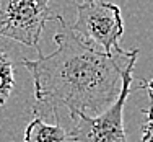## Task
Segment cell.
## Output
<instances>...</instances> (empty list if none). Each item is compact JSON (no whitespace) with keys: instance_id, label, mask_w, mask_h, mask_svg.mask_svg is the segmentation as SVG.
Here are the masks:
<instances>
[{"instance_id":"obj_5","label":"cell","mask_w":153,"mask_h":142,"mask_svg":"<svg viewBox=\"0 0 153 142\" xmlns=\"http://www.w3.org/2000/svg\"><path fill=\"white\" fill-rule=\"evenodd\" d=\"M25 142H68V132L62 126L47 124L36 116L25 131Z\"/></svg>"},{"instance_id":"obj_1","label":"cell","mask_w":153,"mask_h":142,"mask_svg":"<svg viewBox=\"0 0 153 142\" xmlns=\"http://www.w3.org/2000/svg\"><path fill=\"white\" fill-rule=\"evenodd\" d=\"M56 21V51L21 61L33 77L36 108L42 106L52 116L60 108L70 113V118L101 114L117 98L122 72L138 57V49L101 52L80 41L60 15Z\"/></svg>"},{"instance_id":"obj_7","label":"cell","mask_w":153,"mask_h":142,"mask_svg":"<svg viewBox=\"0 0 153 142\" xmlns=\"http://www.w3.org/2000/svg\"><path fill=\"white\" fill-rule=\"evenodd\" d=\"M150 93V92H148ZM145 123L142 126V142H153V95L150 93V108L145 110Z\"/></svg>"},{"instance_id":"obj_2","label":"cell","mask_w":153,"mask_h":142,"mask_svg":"<svg viewBox=\"0 0 153 142\" xmlns=\"http://www.w3.org/2000/svg\"><path fill=\"white\" fill-rule=\"evenodd\" d=\"M76 20L70 30L86 46L106 54L119 52L124 34L121 8L109 2H82L76 3Z\"/></svg>"},{"instance_id":"obj_8","label":"cell","mask_w":153,"mask_h":142,"mask_svg":"<svg viewBox=\"0 0 153 142\" xmlns=\"http://www.w3.org/2000/svg\"><path fill=\"white\" fill-rule=\"evenodd\" d=\"M142 85H138V90H147L153 95V78L152 80H140Z\"/></svg>"},{"instance_id":"obj_4","label":"cell","mask_w":153,"mask_h":142,"mask_svg":"<svg viewBox=\"0 0 153 142\" xmlns=\"http://www.w3.org/2000/svg\"><path fill=\"white\" fill-rule=\"evenodd\" d=\"M51 0H0V38L34 47L42 56L39 41L47 21H56Z\"/></svg>"},{"instance_id":"obj_3","label":"cell","mask_w":153,"mask_h":142,"mask_svg":"<svg viewBox=\"0 0 153 142\" xmlns=\"http://www.w3.org/2000/svg\"><path fill=\"white\" fill-rule=\"evenodd\" d=\"M137 62L134 57L122 72L121 92L109 108L101 114L86 116L75 114L72 116V131L68 132V142H127V134L124 129V106L132 93V70Z\"/></svg>"},{"instance_id":"obj_6","label":"cell","mask_w":153,"mask_h":142,"mask_svg":"<svg viewBox=\"0 0 153 142\" xmlns=\"http://www.w3.org/2000/svg\"><path fill=\"white\" fill-rule=\"evenodd\" d=\"M13 87H15V78H13L12 61L5 52L0 51V106L7 103Z\"/></svg>"},{"instance_id":"obj_9","label":"cell","mask_w":153,"mask_h":142,"mask_svg":"<svg viewBox=\"0 0 153 142\" xmlns=\"http://www.w3.org/2000/svg\"><path fill=\"white\" fill-rule=\"evenodd\" d=\"M83 2H93V0H83Z\"/></svg>"}]
</instances>
